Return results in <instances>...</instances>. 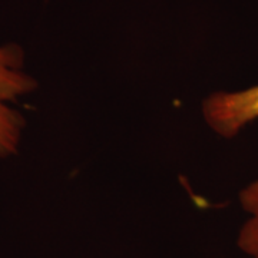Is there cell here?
<instances>
[{
  "instance_id": "6da1fadb",
  "label": "cell",
  "mask_w": 258,
  "mask_h": 258,
  "mask_svg": "<svg viewBox=\"0 0 258 258\" xmlns=\"http://www.w3.org/2000/svg\"><path fill=\"white\" fill-rule=\"evenodd\" d=\"M36 81L23 69V53L16 45L0 46V157L16 154L25 118L10 103L32 93Z\"/></svg>"
},
{
  "instance_id": "7a4b0ae2",
  "label": "cell",
  "mask_w": 258,
  "mask_h": 258,
  "mask_svg": "<svg viewBox=\"0 0 258 258\" xmlns=\"http://www.w3.org/2000/svg\"><path fill=\"white\" fill-rule=\"evenodd\" d=\"M207 125L222 138H234L258 119V85L242 91H218L203 103Z\"/></svg>"
},
{
  "instance_id": "3957f363",
  "label": "cell",
  "mask_w": 258,
  "mask_h": 258,
  "mask_svg": "<svg viewBox=\"0 0 258 258\" xmlns=\"http://www.w3.org/2000/svg\"><path fill=\"white\" fill-rule=\"evenodd\" d=\"M240 204L248 218L241 225L237 244L247 257L258 258V179L241 189Z\"/></svg>"
}]
</instances>
